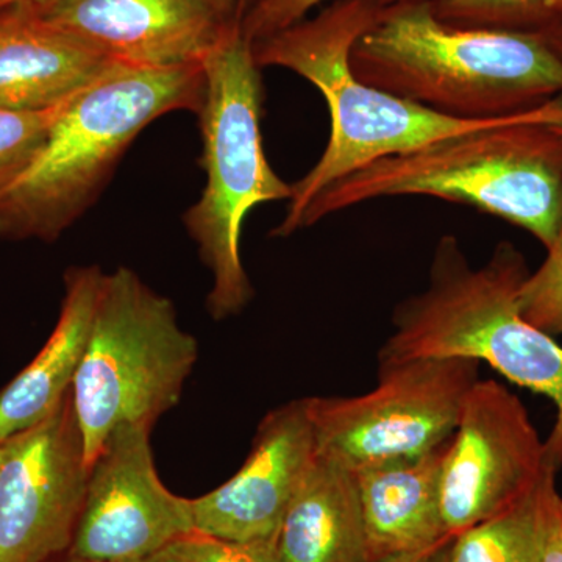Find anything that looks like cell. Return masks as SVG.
Segmentation results:
<instances>
[{"instance_id": "cell-7", "label": "cell", "mask_w": 562, "mask_h": 562, "mask_svg": "<svg viewBox=\"0 0 562 562\" xmlns=\"http://www.w3.org/2000/svg\"><path fill=\"white\" fill-rule=\"evenodd\" d=\"M199 360V342L176 306L132 269L103 273L83 360L74 380V412L88 465L122 425L154 428L179 405Z\"/></svg>"}, {"instance_id": "cell-35", "label": "cell", "mask_w": 562, "mask_h": 562, "mask_svg": "<svg viewBox=\"0 0 562 562\" xmlns=\"http://www.w3.org/2000/svg\"><path fill=\"white\" fill-rule=\"evenodd\" d=\"M553 128L562 135V122H560V124H553Z\"/></svg>"}, {"instance_id": "cell-34", "label": "cell", "mask_w": 562, "mask_h": 562, "mask_svg": "<svg viewBox=\"0 0 562 562\" xmlns=\"http://www.w3.org/2000/svg\"><path fill=\"white\" fill-rule=\"evenodd\" d=\"M10 2H18V0H10ZM35 5H41V3L47 2V0H31Z\"/></svg>"}, {"instance_id": "cell-30", "label": "cell", "mask_w": 562, "mask_h": 562, "mask_svg": "<svg viewBox=\"0 0 562 562\" xmlns=\"http://www.w3.org/2000/svg\"><path fill=\"white\" fill-rule=\"evenodd\" d=\"M47 562H92V561L83 560V558L76 557V554L68 552L65 554H60V557L54 558V560H50Z\"/></svg>"}, {"instance_id": "cell-16", "label": "cell", "mask_w": 562, "mask_h": 562, "mask_svg": "<svg viewBox=\"0 0 562 562\" xmlns=\"http://www.w3.org/2000/svg\"><path fill=\"white\" fill-rule=\"evenodd\" d=\"M103 273L99 266L66 272L54 331L38 355L0 390V442L46 420L65 401L83 360Z\"/></svg>"}, {"instance_id": "cell-6", "label": "cell", "mask_w": 562, "mask_h": 562, "mask_svg": "<svg viewBox=\"0 0 562 562\" xmlns=\"http://www.w3.org/2000/svg\"><path fill=\"white\" fill-rule=\"evenodd\" d=\"M202 69L205 92L198 114L206 183L183 221L213 279L206 297L210 316L224 321L241 313L254 297L241 258L244 221L255 206L290 201L294 188L266 157L261 68L241 21L203 58Z\"/></svg>"}, {"instance_id": "cell-8", "label": "cell", "mask_w": 562, "mask_h": 562, "mask_svg": "<svg viewBox=\"0 0 562 562\" xmlns=\"http://www.w3.org/2000/svg\"><path fill=\"white\" fill-rule=\"evenodd\" d=\"M480 362L425 358L379 366V384L355 397H310L316 452L357 472L412 460L452 438Z\"/></svg>"}, {"instance_id": "cell-10", "label": "cell", "mask_w": 562, "mask_h": 562, "mask_svg": "<svg viewBox=\"0 0 562 562\" xmlns=\"http://www.w3.org/2000/svg\"><path fill=\"white\" fill-rule=\"evenodd\" d=\"M90 465L72 394L5 441L0 471V562H47L69 552Z\"/></svg>"}, {"instance_id": "cell-4", "label": "cell", "mask_w": 562, "mask_h": 562, "mask_svg": "<svg viewBox=\"0 0 562 562\" xmlns=\"http://www.w3.org/2000/svg\"><path fill=\"white\" fill-rule=\"evenodd\" d=\"M387 0H335L313 20H303L251 44L260 68L290 69L316 87L330 111L327 147L312 171L292 184L286 216L272 232L290 238L302 217L330 184L372 162L427 146L458 133L512 120L464 121L373 88L355 76L350 52ZM525 113V111H524Z\"/></svg>"}, {"instance_id": "cell-31", "label": "cell", "mask_w": 562, "mask_h": 562, "mask_svg": "<svg viewBox=\"0 0 562 562\" xmlns=\"http://www.w3.org/2000/svg\"><path fill=\"white\" fill-rule=\"evenodd\" d=\"M143 562H179L173 560L171 554H168L162 550V552L154 554V557H150L149 560L143 561Z\"/></svg>"}, {"instance_id": "cell-28", "label": "cell", "mask_w": 562, "mask_h": 562, "mask_svg": "<svg viewBox=\"0 0 562 562\" xmlns=\"http://www.w3.org/2000/svg\"><path fill=\"white\" fill-rule=\"evenodd\" d=\"M450 542H452V541L443 543L442 547H439V549L436 550L435 554H432L430 562H450V558H449Z\"/></svg>"}, {"instance_id": "cell-18", "label": "cell", "mask_w": 562, "mask_h": 562, "mask_svg": "<svg viewBox=\"0 0 562 562\" xmlns=\"http://www.w3.org/2000/svg\"><path fill=\"white\" fill-rule=\"evenodd\" d=\"M554 475L549 469L519 502L454 536L450 562H542L547 497Z\"/></svg>"}, {"instance_id": "cell-15", "label": "cell", "mask_w": 562, "mask_h": 562, "mask_svg": "<svg viewBox=\"0 0 562 562\" xmlns=\"http://www.w3.org/2000/svg\"><path fill=\"white\" fill-rule=\"evenodd\" d=\"M449 442L424 457L355 472L369 562L424 552L452 541L441 509L442 462Z\"/></svg>"}, {"instance_id": "cell-32", "label": "cell", "mask_w": 562, "mask_h": 562, "mask_svg": "<svg viewBox=\"0 0 562 562\" xmlns=\"http://www.w3.org/2000/svg\"><path fill=\"white\" fill-rule=\"evenodd\" d=\"M3 458H5V441L0 442V471H2Z\"/></svg>"}, {"instance_id": "cell-19", "label": "cell", "mask_w": 562, "mask_h": 562, "mask_svg": "<svg viewBox=\"0 0 562 562\" xmlns=\"http://www.w3.org/2000/svg\"><path fill=\"white\" fill-rule=\"evenodd\" d=\"M436 16L461 27L542 32L562 20V0H430Z\"/></svg>"}, {"instance_id": "cell-13", "label": "cell", "mask_w": 562, "mask_h": 562, "mask_svg": "<svg viewBox=\"0 0 562 562\" xmlns=\"http://www.w3.org/2000/svg\"><path fill=\"white\" fill-rule=\"evenodd\" d=\"M314 457L308 398L266 414L243 468L216 490L190 498L194 530L228 541H277Z\"/></svg>"}, {"instance_id": "cell-14", "label": "cell", "mask_w": 562, "mask_h": 562, "mask_svg": "<svg viewBox=\"0 0 562 562\" xmlns=\"http://www.w3.org/2000/svg\"><path fill=\"white\" fill-rule=\"evenodd\" d=\"M117 65L44 20L29 0L0 10V109H58Z\"/></svg>"}, {"instance_id": "cell-33", "label": "cell", "mask_w": 562, "mask_h": 562, "mask_svg": "<svg viewBox=\"0 0 562 562\" xmlns=\"http://www.w3.org/2000/svg\"><path fill=\"white\" fill-rule=\"evenodd\" d=\"M10 3L13 2H10V0H0V10L5 9V7H9Z\"/></svg>"}, {"instance_id": "cell-25", "label": "cell", "mask_w": 562, "mask_h": 562, "mask_svg": "<svg viewBox=\"0 0 562 562\" xmlns=\"http://www.w3.org/2000/svg\"><path fill=\"white\" fill-rule=\"evenodd\" d=\"M438 549L439 547H436V549L431 550H424V552L394 554V557H386L382 558V560H375L371 562H430L432 554H435L436 550Z\"/></svg>"}, {"instance_id": "cell-27", "label": "cell", "mask_w": 562, "mask_h": 562, "mask_svg": "<svg viewBox=\"0 0 562 562\" xmlns=\"http://www.w3.org/2000/svg\"><path fill=\"white\" fill-rule=\"evenodd\" d=\"M213 2L216 3L220 10L224 11L228 18L241 21L239 20L238 3H236V0H213Z\"/></svg>"}, {"instance_id": "cell-21", "label": "cell", "mask_w": 562, "mask_h": 562, "mask_svg": "<svg viewBox=\"0 0 562 562\" xmlns=\"http://www.w3.org/2000/svg\"><path fill=\"white\" fill-rule=\"evenodd\" d=\"M520 313L531 325L547 335L562 333V221L553 243L547 247V258L535 273H528L520 284Z\"/></svg>"}, {"instance_id": "cell-2", "label": "cell", "mask_w": 562, "mask_h": 562, "mask_svg": "<svg viewBox=\"0 0 562 562\" xmlns=\"http://www.w3.org/2000/svg\"><path fill=\"white\" fill-rule=\"evenodd\" d=\"M562 95L490 127L392 155L330 184L301 228L360 203L428 195L464 203L530 232L550 247L562 221Z\"/></svg>"}, {"instance_id": "cell-23", "label": "cell", "mask_w": 562, "mask_h": 562, "mask_svg": "<svg viewBox=\"0 0 562 562\" xmlns=\"http://www.w3.org/2000/svg\"><path fill=\"white\" fill-rule=\"evenodd\" d=\"M325 0H260L241 20L244 36L251 44L269 38L291 25L305 20L314 7ZM402 2V0H387Z\"/></svg>"}, {"instance_id": "cell-11", "label": "cell", "mask_w": 562, "mask_h": 562, "mask_svg": "<svg viewBox=\"0 0 562 562\" xmlns=\"http://www.w3.org/2000/svg\"><path fill=\"white\" fill-rule=\"evenodd\" d=\"M151 428L122 425L91 464L69 553L92 562H143L194 530L190 498L161 482Z\"/></svg>"}, {"instance_id": "cell-26", "label": "cell", "mask_w": 562, "mask_h": 562, "mask_svg": "<svg viewBox=\"0 0 562 562\" xmlns=\"http://www.w3.org/2000/svg\"><path fill=\"white\" fill-rule=\"evenodd\" d=\"M541 33L552 41L554 47H557L562 55V20L554 22L553 25H550L549 29H546V31H542Z\"/></svg>"}, {"instance_id": "cell-12", "label": "cell", "mask_w": 562, "mask_h": 562, "mask_svg": "<svg viewBox=\"0 0 562 562\" xmlns=\"http://www.w3.org/2000/svg\"><path fill=\"white\" fill-rule=\"evenodd\" d=\"M35 9L111 60L140 68L202 65L238 22L213 0H47Z\"/></svg>"}, {"instance_id": "cell-17", "label": "cell", "mask_w": 562, "mask_h": 562, "mask_svg": "<svg viewBox=\"0 0 562 562\" xmlns=\"http://www.w3.org/2000/svg\"><path fill=\"white\" fill-rule=\"evenodd\" d=\"M276 546L280 562H369L357 473L316 452Z\"/></svg>"}, {"instance_id": "cell-22", "label": "cell", "mask_w": 562, "mask_h": 562, "mask_svg": "<svg viewBox=\"0 0 562 562\" xmlns=\"http://www.w3.org/2000/svg\"><path fill=\"white\" fill-rule=\"evenodd\" d=\"M165 552L179 562H280L276 541H228L198 530L181 536Z\"/></svg>"}, {"instance_id": "cell-20", "label": "cell", "mask_w": 562, "mask_h": 562, "mask_svg": "<svg viewBox=\"0 0 562 562\" xmlns=\"http://www.w3.org/2000/svg\"><path fill=\"white\" fill-rule=\"evenodd\" d=\"M65 105L44 111L0 109V194L35 160Z\"/></svg>"}, {"instance_id": "cell-24", "label": "cell", "mask_w": 562, "mask_h": 562, "mask_svg": "<svg viewBox=\"0 0 562 562\" xmlns=\"http://www.w3.org/2000/svg\"><path fill=\"white\" fill-rule=\"evenodd\" d=\"M542 562H562V498L553 486L547 497Z\"/></svg>"}, {"instance_id": "cell-29", "label": "cell", "mask_w": 562, "mask_h": 562, "mask_svg": "<svg viewBox=\"0 0 562 562\" xmlns=\"http://www.w3.org/2000/svg\"><path fill=\"white\" fill-rule=\"evenodd\" d=\"M258 2H260V0H236V3H238L239 20H243Z\"/></svg>"}, {"instance_id": "cell-9", "label": "cell", "mask_w": 562, "mask_h": 562, "mask_svg": "<svg viewBox=\"0 0 562 562\" xmlns=\"http://www.w3.org/2000/svg\"><path fill=\"white\" fill-rule=\"evenodd\" d=\"M553 469L516 394L479 380L462 402L442 462L441 509L452 538L519 502Z\"/></svg>"}, {"instance_id": "cell-5", "label": "cell", "mask_w": 562, "mask_h": 562, "mask_svg": "<svg viewBox=\"0 0 562 562\" xmlns=\"http://www.w3.org/2000/svg\"><path fill=\"white\" fill-rule=\"evenodd\" d=\"M203 92L202 65L120 63L63 106L35 160L0 194V238H60L99 198L136 136L172 111L199 113Z\"/></svg>"}, {"instance_id": "cell-3", "label": "cell", "mask_w": 562, "mask_h": 562, "mask_svg": "<svg viewBox=\"0 0 562 562\" xmlns=\"http://www.w3.org/2000/svg\"><path fill=\"white\" fill-rule=\"evenodd\" d=\"M527 262L512 243L495 247L490 261L473 269L452 235L432 255L427 290L398 303L394 331L379 366L425 358H469L487 362L509 382L547 395L557 422L546 441L547 464L562 465V347L520 313Z\"/></svg>"}, {"instance_id": "cell-1", "label": "cell", "mask_w": 562, "mask_h": 562, "mask_svg": "<svg viewBox=\"0 0 562 562\" xmlns=\"http://www.w3.org/2000/svg\"><path fill=\"white\" fill-rule=\"evenodd\" d=\"M350 68L454 120H498L562 95V55L543 33L449 24L430 0L386 3L351 47Z\"/></svg>"}]
</instances>
